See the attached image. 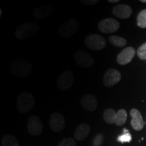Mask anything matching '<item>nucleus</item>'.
I'll return each instance as SVG.
<instances>
[{
	"mask_svg": "<svg viewBox=\"0 0 146 146\" xmlns=\"http://www.w3.org/2000/svg\"><path fill=\"white\" fill-rule=\"evenodd\" d=\"M10 70L13 75L19 78H25L31 74L33 66L28 60L16 59L11 63Z\"/></svg>",
	"mask_w": 146,
	"mask_h": 146,
	"instance_id": "obj_1",
	"label": "nucleus"
},
{
	"mask_svg": "<svg viewBox=\"0 0 146 146\" xmlns=\"http://www.w3.org/2000/svg\"><path fill=\"white\" fill-rule=\"evenodd\" d=\"M35 100L33 95L28 91H22L16 99V107L18 112L27 114L33 108Z\"/></svg>",
	"mask_w": 146,
	"mask_h": 146,
	"instance_id": "obj_2",
	"label": "nucleus"
},
{
	"mask_svg": "<svg viewBox=\"0 0 146 146\" xmlns=\"http://www.w3.org/2000/svg\"><path fill=\"white\" fill-rule=\"evenodd\" d=\"M39 29L40 26L38 23L28 22L18 27L15 31V36L19 40H25L35 35Z\"/></svg>",
	"mask_w": 146,
	"mask_h": 146,
	"instance_id": "obj_3",
	"label": "nucleus"
},
{
	"mask_svg": "<svg viewBox=\"0 0 146 146\" xmlns=\"http://www.w3.org/2000/svg\"><path fill=\"white\" fill-rule=\"evenodd\" d=\"M79 29V24L74 19H70L62 24L58 27V33L62 37L68 38L72 36Z\"/></svg>",
	"mask_w": 146,
	"mask_h": 146,
	"instance_id": "obj_4",
	"label": "nucleus"
},
{
	"mask_svg": "<svg viewBox=\"0 0 146 146\" xmlns=\"http://www.w3.org/2000/svg\"><path fill=\"white\" fill-rule=\"evenodd\" d=\"M85 43L87 48L95 51H100L106 46V41L98 34L89 35L85 38Z\"/></svg>",
	"mask_w": 146,
	"mask_h": 146,
	"instance_id": "obj_5",
	"label": "nucleus"
},
{
	"mask_svg": "<svg viewBox=\"0 0 146 146\" xmlns=\"http://www.w3.org/2000/svg\"><path fill=\"white\" fill-rule=\"evenodd\" d=\"M74 81L73 73L70 70H66L59 76L57 80V85L60 90L67 91L72 87Z\"/></svg>",
	"mask_w": 146,
	"mask_h": 146,
	"instance_id": "obj_6",
	"label": "nucleus"
},
{
	"mask_svg": "<svg viewBox=\"0 0 146 146\" xmlns=\"http://www.w3.org/2000/svg\"><path fill=\"white\" fill-rule=\"evenodd\" d=\"M76 64L81 68H88L94 64V58L91 55L83 50L76 51L74 55Z\"/></svg>",
	"mask_w": 146,
	"mask_h": 146,
	"instance_id": "obj_7",
	"label": "nucleus"
},
{
	"mask_svg": "<svg viewBox=\"0 0 146 146\" xmlns=\"http://www.w3.org/2000/svg\"><path fill=\"white\" fill-rule=\"evenodd\" d=\"M120 23L116 19L108 18L103 19L98 24V29L102 33L105 34L112 33L119 29Z\"/></svg>",
	"mask_w": 146,
	"mask_h": 146,
	"instance_id": "obj_8",
	"label": "nucleus"
},
{
	"mask_svg": "<svg viewBox=\"0 0 146 146\" xmlns=\"http://www.w3.org/2000/svg\"><path fill=\"white\" fill-rule=\"evenodd\" d=\"M121 79V74L118 70L110 68L105 72L103 83L106 87H111L117 84Z\"/></svg>",
	"mask_w": 146,
	"mask_h": 146,
	"instance_id": "obj_9",
	"label": "nucleus"
},
{
	"mask_svg": "<svg viewBox=\"0 0 146 146\" xmlns=\"http://www.w3.org/2000/svg\"><path fill=\"white\" fill-rule=\"evenodd\" d=\"M43 124L37 116H32L29 118L27 123V130L31 135H39L43 132Z\"/></svg>",
	"mask_w": 146,
	"mask_h": 146,
	"instance_id": "obj_10",
	"label": "nucleus"
},
{
	"mask_svg": "<svg viewBox=\"0 0 146 146\" xmlns=\"http://www.w3.org/2000/svg\"><path fill=\"white\" fill-rule=\"evenodd\" d=\"M50 127L54 132L58 133L62 131L65 127V120L63 115L57 112L53 113L50 116Z\"/></svg>",
	"mask_w": 146,
	"mask_h": 146,
	"instance_id": "obj_11",
	"label": "nucleus"
},
{
	"mask_svg": "<svg viewBox=\"0 0 146 146\" xmlns=\"http://www.w3.org/2000/svg\"><path fill=\"white\" fill-rule=\"evenodd\" d=\"M135 50L132 47H127L118 55L116 61L118 64L126 65L130 63L135 55Z\"/></svg>",
	"mask_w": 146,
	"mask_h": 146,
	"instance_id": "obj_12",
	"label": "nucleus"
},
{
	"mask_svg": "<svg viewBox=\"0 0 146 146\" xmlns=\"http://www.w3.org/2000/svg\"><path fill=\"white\" fill-rule=\"evenodd\" d=\"M112 13L116 17L121 19H126L130 17L133 13V10L129 5L119 4L113 8Z\"/></svg>",
	"mask_w": 146,
	"mask_h": 146,
	"instance_id": "obj_13",
	"label": "nucleus"
},
{
	"mask_svg": "<svg viewBox=\"0 0 146 146\" xmlns=\"http://www.w3.org/2000/svg\"><path fill=\"white\" fill-rule=\"evenodd\" d=\"M53 11H54V8L51 5L47 4L41 5V6L36 7L34 9L33 15L35 19H43V18H47L48 16L52 15Z\"/></svg>",
	"mask_w": 146,
	"mask_h": 146,
	"instance_id": "obj_14",
	"label": "nucleus"
},
{
	"mask_svg": "<svg viewBox=\"0 0 146 146\" xmlns=\"http://www.w3.org/2000/svg\"><path fill=\"white\" fill-rule=\"evenodd\" d=\"M130 115L132 118L131 121V126L135 131H141L144 126V121L142 118L141 114L138 110L132 109L131 110Z\"/></svg>",
	"mask_w": 146,
	"mask_h": 146,
	"instance_id": "obj_15",
	"label": "nucleus"
},
{
	"mask_svg": "<svg viewBox=\"0 0 146 146\" xmlns=\"http://www.w3.org/2000/svg\"><path fill=\"white\" fill-rule=\"evenodd\" d=\"M81 106L89 112H93L98 107V101L94 95L87 94L84 96L81 100Z\"/></svg>",
	"mask_w": 146,
	"mask_h": 146,
	"instance_id": "obj_16",
	"label": "nucleus"
},
{
	"mask_svg": "<svg viewBox=\"0 0 146 146\" xmlns=\"http://www.w3.org/2000/svg\"><path fill=\"white\" fill-rule=\"evenodd\" d=\"M90 133V127L85 123L79 125L74 131V138L78 141H83L85 139Z\"/></svg>",
	"mask_w": 146,
	"mask_h": 146,
	"instance_id": "obj_17",
	"label": "nucleus"
},
{
	"mask_svg": "<svg viewBox=\"0 0 146 146\" xmlns=\"http://www.w3.org/2000/svg\"><path fill=\"white\" fill-rule=\"evenodd\" d=\"M116 113L114 110L112 108H108L104 112L103 117L104 119L109 125H112L113 123H115L116 118Z\"/></svg>",
	"mask_w": 146,
	"mask_h": 146,
	"instance_id": "obj_18",
	"label": "nucleus"
},
{
	"mask_svg": "<svg viewBox=\"0 0 146 146\" xmlns=\"http://www.w3.org/2000/svg\"><path fill=\"white\" fill-rule=\"evenodd\" d=\"M1 146H20V144L15 137L6 135L1 139Z\"/></svg>",
	"mask_w": 146,
	"mask_h": 146,
	"instance_id": "obj_19",
	"label": "nucleus"
},
{
	"mask_svg": "<svg viewBox=\"0 0 146 146\" xmlns=\"http://www.w3.org/2000/svg\"><path fill=\"white\" fill-rule=\"evenodd\" d=\"M127 119V113L125 110L120 109L116 113L115 124L117 126H122L126 123Z\"/></svg>",
	"mask_w": 146,
	"mask_h": 146,
	"instance_id": "obj_20",
	"label": "nucleus"
},
{
	"mask_svg": "<svg viewBox=\"0 0 146 146\" xmlns=\"http://www.w3.org/2000/svg\"><path fill=\"white\" fill-rule=\"evenodd\" d=\"M110 43L117 47H123L127 45V41L125 39L116 35H112L109 37Z\"/></svg>",
	"mask_w": 146,
	"mask_h": 146,
	"instance_id": "obj_21",
	"label": "nucleus"
},
{
	"mask_svg": "<svg viewBox=\"0 0 146 146\" xmlns=\"http://www.w3.org/2000/svg\"><path fill=\"white\" fill-rule=\"evenodd\" d=\"M117 141L120 143H130L132 141V136L131 133H129V131L127 129H123V133L118 137Z\"/></svg>",
	"mask_w": 146,
	"mask_h": 146,
	"instance_id": "obj_22",
	"label": "nucleus"
},
{
	"mask_svg": "<svg viewBox=\"0 0 146 146\" xmlns=\"http://www.w3.org/2000/svg\"><path fill=\"white\" fill-rule=\"evenodd\" d=\"M137 25L141 28H146V9L142 10L138 14L137 18Z\"/></svg>",
	"mask_w": 146,
	"mask_h": 146,
	"instance_id": "obj_23",
	"label": "nucleus"
},
{
	"mask_svg": "<svg viewBox=\"0 0 146 146\" xmlns=\"http://www.w3.org/2000/svg\"><path fill=\"white\" fill-rule=\"evenodd\" d=\"M137 54L139 59L142 60H146V42L139 47L137 51Z\"/></svg>",
	"mask_w": 146,
	"mask_h": 146,
	"instance_id": "obj_24",
	"label": "nucleus"
},
{
	"mask_svg": "<svg viewBox=\"0 0 146 146\" xmlns=\"http://www.w3.org/2000/svg\"><path fill=\"white\" fill-rule=\"evenodd\" d=\"M58 146H76V143L74 139L67 137L60 141Z\"/></svg>",
	"mask_w": 146,
	"mask_h": 146,
	"instance_id": "obj_25",
	"label": "nucleus"
},
{
	"mask_svg": "<svg viewBox=\"0 0 146 146\" xmlns=\"http://www.w3.org/2000/svg\"><path fill=\"white\" fill-rule=\"evenodd\" d=\"M104 139V135L102 133H98L94 139L93 146H101L102 144L103 143Z\"/></svg>",
	"mask_w": 146,
	"mask_h": 146,
	"instance_id": "obj_26",
	"label": "nucleus"
},
{
	"mask_svg": "<svg viewBox=\"0 0 146 146\" xmlns=\"http://www.w3.org/2000/svg\"><path fill=\"white\" fill-rule=\"evenodd\" d=\"M81 2L87 5H93L99 2V0H81Z\"/></svg>",
	"mask_w": 146,
	"mask_h": 146,
	"instance_id": "obj_27",
	"label": "nucleus"
},
{
	"mask_svg": "<svg viewBox=\"0 0 146 146\" xmlns=\"http://www.w3.org/2000/svg\"><path fill=\"white\" fill-rule=\"evenodd\" d=\"M119 1H120L119 0H109L108 2L114 3H118V2H119Z\"/></svg>",
	"mask_w": 146,
	"mask_h": 146,
	"instance_id": "obj_28",
	"label": "nucleus"
},
{
	"mask_svg": "<svg viewBox=\"0 0 146 146\" xmlns=\"http://www.w3.org/2000/svg\"><path fill=\"white\" fill-rule=\"evenodd\" d=\"M140 1L142 3H146V0H140Z\"/></svg>",
	"mask_w": 146,
	"mask_h": 146,
	"instance_id": "obj_29",
	"label": "nucleus"
},
{
	"mask_svg": "<svg viewBox=\"0 0 146 146\" xmlns=\"http://www.w3.org/2000/svg\"><path fill=\"white\" fill-rule=\"evenodd\" d=\"M1 14H2V12H1V10H0V16H1Z\"/></svg>",
	"mask_w": 146,
	"mask_h": 146,
	"instance_id": "obj_30",
	"label": "nucleus"
}]
</instances>
